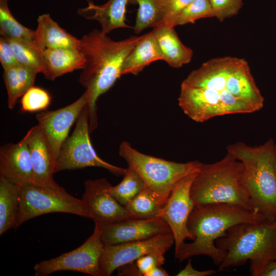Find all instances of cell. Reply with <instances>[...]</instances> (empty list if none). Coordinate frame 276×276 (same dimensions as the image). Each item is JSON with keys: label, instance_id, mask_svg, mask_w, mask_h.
Listing matches in <instances>:
<instances>
[{"label": "cell", "instance_id": "e575fe53", "mask_svg": "<svg viewBox=\"0 0 276 276\" xmlns=\"http://www.w3.org/2000/svg\"><path fill=\"white\" fill-rule=\"evenodd\" d=\"M0 62L4 70L19 64L8 40L3 37L0 38Z\"/></svg>", "mask_w": 276, "mask_h": 276}, {"label": "cell", "instance_id": "7402d4cb", "mask_svg": "<svg viewBox=\"0 0 276 276\" xmlns=\"http://www.w3.org/2000/svg\"><path fill=\"white\" fill-rule=\"evenodd\" d=\"M163 56L157 42L151 32L143 35L127 55L124 61L122 75H138L146 66Z\"/></svg>", "mask_w": 276, "mask_h": 276}, {"label": "cell", "instance_id": "7a4b0ae2", "mask_svg": "<svg viewBox=\"0 0 276 276\" xmlns=\"http://www.w3.org/2000/svg\"><path fill=\"white\" fill-rule=\"evenodd\" d=\"M107 34L95 29L80 39V51L85 62L79 81L85 88L88 98L87 110L90 133L98 127V99L122 76L125 58L143 36H131L114 41Z\"/></svg>", "mask_w": 276, "mask_h": 276}, {"label": "cell", "instance_id": "74e56055", "mask_svg": "<svg viewBox=\"0 0 276 276\" xmlns=\"http://www.w3.org/2000/svg\"><path fill=\"white\" fill-rule=\"evenodd\" d=\"M260 276H276V264L275 261H271L266 266Z\"/></svg>", "mask_w": 276, "mask_h": 276}, {"label": "cell", "instance_id": "4316f807", "mask_svg": "<svg viewBox=\"0 0 276 276\" xmlns=\"http://www.w3.org/2000/svg\"><path fill=\"white\" fill-rule=\"evenodd\" d=\"M122 180L117 186L110 185L109 192L122 205L125 206L146 186L141 175L131 167L126 168Z\"/></svg>", "mask_w": 276, "mask_h": 276}, {"label": "cell", "instance_id": "5bb4252c", "mask_svg": "<svg viewBox=\"0 0 276 276\" xmlns=\"http://www.w3.org/2000/svg\"><path fill=\"white\" fill-rule=\"evenodd\" d=\"M110 183L105 178L86 180L82 200L91 219L100 225L113 223L130 218L125 206L110 194Z\"/></svg>", "mask_w": 276, "mask_h": 276}, {"label": "cell", "instance_id": "d590c367", "mask_svg": "<svg viewBox=\"0 0 276 276\" xmlns=\"http://www.w3.org/2000/svg\"><path fill=\"white\" fill-rule=\"evenodd\" d=\"M217 273V271L213 269L200 271L194 269L192 265L191 260L189 259L188 262L186 267L181 269L177 274V276H209Z\"/></svg>", "mask_w": 276, "mask_h": 276}, {"label": "cell", "instance_id": "8d00e7d4", "mask_svg": "<svg viewBox=\"0 0 276 276\" xmlns=\"http://www.w3.org/2000/svg\"><path fill=\"white\" fill-rule=\"evenodd\" d=\"M118 269V275L143 276L134 262L126 264Z\"/></svg>", "mask_w": 276, "mask_h": 276}, {"label": "cell", "instance_id": "7c38bea8", "mask_svg": "<svg viewBox=\"0 0 276 276\" xmlns=\"http://www.w3.org/2000/svg\"><path fill=\"white\" fill-rule=\"evenodd\" d=\"M197 172L185 177L175 185L159 215V218L169 226L173 235L175 251L185 239H194L188 230L187 223L195 205L191 197L190 188Z\"/></svg>", "mask_w": 276, "mask_h": 276}, {"label": "cell", "instance_id": "83f0119b", "mask_svg": "<svg viewBox=\"0 0 276 276\" xmlns=\"http://www.w3.org/2000/svg\"><path fill=\"white\" fill-rule=\"evenodd\" d=\"M12 47L18 63L37 73L45 74L41 54L34 42L7 39Z\"/></svg>", "mask_w": 276, "mask_h": 276}, {"label": "cell", "instance_id": "4dcf8cb0", "mask_svg": "<svg viewBox=\"0 0 276 276\" xmlns=\"http://www.w3.org/2000/svg\"><path fill=\"white\" fill-rule=\"evenodd\" d=\"M51 98L43 88L33 86L21 97V109L25 112H36L47 109Z\"/></svg>", "mask_w": 276, "mask_h": 276}, {"label": "cell", "instance_id": "6da1fadb", "mask_svg": "<svg viewBox=\"0 0 276 276\" xmlns=\"http://www.w3.org/2000/svg\"><path fill=\"white\" fill-rule=\"evenodd\" d=\"M181 86L179 105L197 122L254 112L264 105V98L244 59L225 56L210 59L192 71Z\"/></svg>", "mask_w": 276, "mask_h": 276}, {"label": "cell", "instance_id": "2e32d148", "mask_svg": "<svg viewBox=\"0 0 276 276\" xmlns=\"http://www.w3.org/2000/svg\"><path fill=\"white\" fill-rule=\"evenodd\" d=\"M0 175L18 186L34 183V174L29 149L22 138L0 148Z\"/></svg>", "mask_w": 276, "mask_h": 276}, {"label": "cell", "instance_id": "f35d334b", "mask_svg": "<svg viewBox=\"0 0 276 276\" xmlns=\"http://www.w3.org/2000/svg\"><path fill=\"white\" fill-rule=\"evenodd\" d=\"M168 272L162 266H156L150 270L146 276H168Z\"/></svg>", "mask_w": 276, "mask_h": 276}, {"label": "cell", "instance_id": "5b68a950", "mask_svg": "<svg viewBox=\"0 0 276 276\" xmlns=\"http://www.w3.org/2000/svg\"><path fill=\"white\" fill-rule=\"evenodd\" d=\"M227 153L240 161L243 178L255 212L266 218H276V144L270 139L251 146L239 142L226 147Z\"/></svg>", "mask_w": 276, "mask_h": 276}, {"label": "cell", "instance_id": "603a6c76", "mask_svg": "<svg viewBox=\"0 0 276 276\" xmlns=\"http://www.w3.org/2000/svg\"><path fill=\"white\" fill-rule=\"evenodd\" d=\"M37 74L19 64L4 70L9 109L14 108L17 100L33 86Z\"/></svg>", "mask_w": 276, "mask_h": 276}, {"label": "cell", "instance_id": "ffe728a7", "mask_svg": "<svg viewBox=\"0 0 276 276\" xmlns=\"http://www.w3.org/2000/svg\"><path fill=\"white\" fill-rule=\"evenodd\" d=\"M163 56V60L169 66L179 68L189 63L193 51L179 39L174 27L159 25L151 31Z\"/></svg>", "mask_w": 276, "mask_h": 276}, {"label": "cell", "instance_id": "52a82bcc", "mask_svg": "<svg viewBox=\"0 0 276 276\" xmlns=\"http://www.w3.org/2000/svg\"><path fill=\"white\" fill-rule=\"evenodd\" d=\"M119 155L142 177L163 207L175 185L185 177L198 171L201 163H177L142 153L127 142L122 143Z\"/></svg>", "mask_w": 276, "mask_h": 276}, {"label": "cell", "instance_id": "ba28073f", "mask_svg": "<svg viewBox=\"0 0 276 276\" xmlns=\"http://www.w3.org/2000/svg\"><path fill=\"white\" fill-rule=\"evenodd\" d=\"M19 209L15 228L33 218L52 213H65L90 218L82 199L60 187L51 188L34 183L18 186Z\"/></svg>", "mask_w": 276, "mask_h": 276}, {"label": "cell", "instance_id": "1f68e13d", "mask_svg": "<svg viewBox=\"0 0 276 276\" xmlns=\"http://www.w3.org/2000/svg\"><path fill=\"white\" fill-rule=\"evenodd\" d=\"M214 17L220 21L238 13L243 5L242 0H210Z\"/></svg>", "mask_w": 276, "mask_h": 276}, {"label": "cell", "instance_id": "4fadbf2b", "mask_svg": "<svg viewBox=\"0 0 276 276\" xmlns=\"http://www.w3.org/2000/svg\"><path fill=\"white\" fill-rule=\"evenodd\" d=\"M85 92L77 100L64 107L52 111H42L36 116L48 145L55 163L61 148L68 137L71 127L87 105Z\"/></svg>", "mask_w": 276, "mask_h": 276}, {"label": "cell", "instance_id": "8992f818", "mask_svg": "<svg viewBox=\"0 0 276 276\" xmlns=\"http://www.w3.org/2000/svg\"><path fill=\"white\" fill-rule=\"evenodd\" d=\"M190 195L194 204L225 203L256 212L244 181L242 164L228 153L215 163L201 164Z\"/></svg>", "mask_w": 276, "mask_h": 276}, {"label": "cell", "instance_id": "9a60e30c", "mask_svg": "<svg viewBox=\"0 0 276 276\" xmlns=\"http://www.w3.org/2000/svg\"><path fill=\"white\" fill-rule=\"evenodd\" d=\"M101 227V239L104 245L145 240L171 232L168 224L160 218H130Z\"/></svg>", "mask_w": 276, "mask_h": 276}, {"label": "cell", "instance_id": "277c9868", "mask_svg": "<svg viewBox=\"0 0 276 276\" xmlns=\"http://www.w3.org/2000/svg\"><path fill=\"white\" fill-rule=\"evenodd\" d=\"M226 252L219 270L250 263L252 276H260L270 262L276 261V218L256 222L236 224L215 242Z\"/></svg>", "mask_w": 276, "mask_h": 276}, {"label": "cell", "instance_id": "f546056e", "mask_svg": "<svg viewBox=\"0 0 276 276\" xmlns=\"http://www.w3.org/2000/svg\"><path fill=\"white\" fill-rule=\"evenodd\" d=\"M214 17L210 0H193L176 17L172 27L194 23L198 19Z\"/></svg>", "mask_w": 276, "mask_h": 276}, {"label": "cell", "instance_id": "e0dca14e", "mask_svg": "<svg viewBox=\"0 0 276 276\" xmlns=\"http://www.w3.org/2000/svg\"><path fill=\"white\" fill-rule=\"evenodd\" d=\"M23 139L31 155L34 183L54 189L60 188L53 178L55 163L38 125L32 127Z\"/></svg>", "mask_w": 276, "mask_h": 276}, {"label": "cell", "instance_id": "3957f363", "mask_svg": "<svg viewBox=\"0 0 276 276\" xmlns=\"http://www.w3.org/2000/svg\"><path fill=\"white\" fill-rule=\"evenodd\" d=\"M267 219L260 213L239 205L225 203L195 204L188 220L187 226L194 239L184 242L175 251L180 262L198 255L210 257L219 266L226 252L215 245L231 226L240 223L256 222Z\"/></svg>", "mask_w": 276, "mask_h": 276}, {"label": "cell", "instance_id": "f1b7e54d", "mask_svg": "<svg viewBox=\"0 0 276 276\" xmlns=\"http://www.w3.org/2000/svg\"><path fill=\"white\" fill-rule=\"evenodd\" d=\"M139 6L135 25L136 34L149 27L153 28L162 24L164 16L159 0H130Z\"/></svg>", "mask_w": 276, "mask_h": 276}, {"label": "cell", "instance_id": "d6986e66", "mask_svg": "<svg viewBox=\"0 0 276 276\" xmlns=\"http://www.w3.org/2000/svg\"><path fill=\"white\" fill-rule=\"evenodd\" d=\"M33 41L40 51L57 48L80 49V39L60 27L48 13L38 16Z\"/></svg>", "mask_w": 276, "mask_h": 276}, {"label": "cell", "instance_id": "cb8c5ba5", "mask_svg": "<svg viewBox=\"0 0 276 276\" xmlns=\"http://www.w3.org/2000/svg\"><path fill=\"white\" fill-rule=\"evenodd\" d=\"M19 209L18 185L0 175V235L15 228Z\"/></svg>", "mask_w": 276, "mask_h": 276}, {"label": "cell", "instance_id": "30bf717a", "mask_svg": "<svg viewBox=\"0 0 276 276\" xmlns=\"http://www.w3.org/2000/svg\"><path fill=\"white\" fill-rule=\"evenodd\" d=\"M92 235L78 248L58 257L35 264L36 276H46L59 271H74L93 276H101L99 262L104 244L101 239V227L95 223Z\"/></svg>", "mask_w": 276, "mask_h": 276}, {"label": "cell", "instance_id": "836d02e7", "mask_svg": "<svg viewBox=\"0 0 276 276\" xmlns=\"http://www.w3.org/2000/svg\"><path fill=\"white\" fill-rule=\"evenodd\" d=\"M165 252H152L142 256L135 261V263L143 276L152 268L156 266H162L164 264Z\"/></svg>", "mask_w": 276, "mask_h": 276}, {"label": "cell", "instance_id": "ac0fdd59", "mask_svg": "<svg viewBox=\"0 0 276 276\" xmlns=\"http://www.w3.org/2000/svg\"><path fill=\"white\" fill-rule=\"evenodd\" d=\"M130 0H108L105 4L96 5L88 1L86 7L77 10V13L87 19L98 21L101 31L108 34L120 28H131L126 23V7Z\"/></svg>", "mask_w": 276, "mask_h": 276}, {"label": "cell", "instance_id": "44dd1931", "mask_svg": "<svg viewBox=\"0 0 276 276\" xmlns=\"http://www.w3.org/2000/svg\"><path fill=\"white\" fill-rule=\"evenodd\" d=\"M41 51L45 66L44 76L49 80L82 70L84 66L85 60L79 49H47Z\"/></svg>", "mask_w": 276, "mask_h": 276}, {"label": "cell", "instance_id": "d4e9b609", "mask_svg": "<svg viewBox=\"0 0 276 276\" xmlns=\"http://www.w3.org/2000/svg\"><path fill=\"white\" fill-rule=\"evenodd\" d=\"M130 217L135 219L159 218L162 206L147 186L125 206Z\"/></svg>", "mask_w": 276, "mask_h": 276}, {"label": "cell", "instance_id": "8fae6325", "mask_svg": "<svg viewBox=\"0 0 276 276\" xmlns=\"http://www.w3.org/2000/svg\"><path fill=\"white\" fill-rule=\"evenodd\" d=\"M174 244L171 232L145 240L105 245L99 262L101 276H110L120 267L152 252H166Z\"/></svg>", "mask_w": 276, "mask_h": 276}, {"label": "cell", "instance_id": "484cf974", "mask_svg": "<svg viewBox=\"0 0 276 276\" xmlns=\"http://www.w3.org/2000/svg\"><path fill=\"white\" fill-rule=\"evenodd\" d=\"M0 34L6 39L34 42V30L16 19L10 10L8 0H0Z\"/></svg>", "mask_w": 276, "mask_h": 276}, {"label": "cell", "instance_id": "9c48e42d", "mask_svg": "<svg viewBox=\"0 0 276 276\" xmlns=\"http://www.w3.org/2000/svg\"><path fill=\"white\" fill-rule=\"evenodd\" d=\"M87 105L77 121L72 134L63 144L55 162V173L65 170L96 167L105 169L113 174L124 175L126 168L111 165L98 156L89 137Z\"/></svg>", "mask_w": 276, "mask_h": 276}, {"label": "cell", "instance_id": "ab89813d", "mask_svg": "<svg viewBox=\"0 0 276 276\" xmlns=\"http://www.w3.org/2000/svg\"><path fill=\"white\" fill-rule=\"evenodd\" d=\"M275 264H276V261H275Z\"/></svg>", "mask_w": 276, "mask_h": 276}, {"label": "cell", "instance_id": "d6a6232c", "mask_svg": "<svg viewBox=\"0 0 276 276\" xmlns=\"http://www.w3.org/2000/svg\"><path fill=\"white\" fill-rule=\"evenodd\" d=\"M159 1L164 16L163 22L160 25L172 27V23L176 17L193 0Z\"/></svg>", "mask_w": 276, "mask_h": 276}]
</instances>
